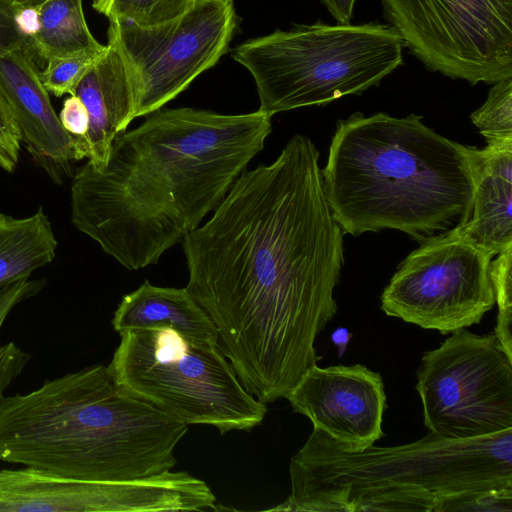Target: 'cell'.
<instances>
[{"label": "cell", "instance_id": "7c38bea8", "mask_svg": "<svg viewBox=\"0 0 512 512\" xmlns=\"http://www.w3.org/2000/svg\"><path fill=\"white\" fill-rule=\"evenodd\" d=\"M296 413L345 452H361L383 436L382 377L361 364L314 365L285 396Z\"/></svg>", "mask_w": 512, "mask_h": 512}, {"label": "cell", "instance_id": "6da1fadb", "mask_svg": "<svg viewBox=\"0 0 512 512\" xmlns=\"http://www.w3.org/2000/svg\"><path fill=\"white\" fill-rule=\"evenodd\" d=\"M319 156L295 134L272 163L244 170L182 241L185 288L243 387L264 404L285 398L317 364L315 340L337 313L343 231Z\"/></svg>", "mask_w": 512, "mask_h": 512}, {"label": "cell", "instance_id": "4fadbf2b", "mask_svg": "<svg viewBox=\"0 0 512 512\" xmlns=\"http://www.w3.org/2000/svg\"><path fill=\"white\" fill-rule=\"evenodd\" d=\"M169 489L160 475L95 481L35 467L0 469V512L163 511Z\"/></svg>", "mask_w": 512, "mask_h": 512}, {"label": "cell", "instance_id": "f546056e", "mask_svg": "<svg viewBox=\"0 0 512 512\" xmlns=\"http://www.w3.org/2000/svg\"><path fill=\"white\" fill-rule=\"evenodd\" d=\"M357 0H320L337 23H351Z\"/></svg>", "mask_w": 512, "mask_h": 512}, {"label": "cell", "instance_id": "83f0119b", "mask_svg": "<svg viewBox=\"0 0 512 512\" xmlns=\"http://www.w3.org/2000/svg\"><path fill=\"white\" fill-rule=\"evenodd\" d=\"M16 4L12 0H0V59L10 52L27 46L14 25Z\"/></svg>", "mask_w": 512, "mask_h": 512}, {"label": "cell", "instance_id": "ba28073f", "mask_svg": "<svg viewBox=\"0 0 512 512\" xmlns=\"http://www.w3.org/2000/svg\"><path fill=\"white\" fill-rule=\"evenodd\" d=\"M424 67L471 85L512 79V0H381Z\"/></svg>", "mask_w": 512, "mask_h": 512}, {"label": "cell", "instance_id": "8fae6325", "mask_svg": "<svg viewBox=\"0 0 512 512\" xmlns=\"http://www.w3.org/2000/svg\"><path fill=\"white\" fill-rule=\"evenodd\" d=\"M419 244L384 288L381 310L444 335L479 323L495 305L493 257L458 229Z\"/></svg>", "mask_w": 512, "mask_h": 512}, {"label": "cell", "instance_id": "cb8c5ba5", "mask_svg": "<svg viewBox=\"0 0 512 512\" xmlns=\"http://www.w3.org/2000/svg\"><path fill=\"white\" fill-rule=\"evenodd\" d=\"M21 143L18 124L0 92V168L9 173L15 170Z\"/></svg>", "mask_w": 512, "mask_h": 512}, {"label": "cell", "instance_id": "ffe728a7", "mask_svg": "<svg viewBox=\"0 0 512 512\" xmlns=\"http://www.w3.org/2000/svg\"><path fill=\"white\" fill-rule=\"evenodd\" d=\"M194 2L195 0H93L92 7L108 20H125L149 27L181 16Z\"/></svg>", "mask_w": 512, "mask_h": 512}, {"label": "cell", "instance_id": "5b68a950", "mask_svg": "<svg viewBox=\"0 0 512 512\" xmlns=\"http://www.w3.org/2000/svg\"><path fill=\"white\" fill-rule=\"evenodd\" d=\"M322 178L343 234L395 229L421 243L471 217L472 183L461 144L413 113L356 112L339 120Z\"/></svg>", "mask_w": 512, "mask_h": 512}, {"label": "cell", "instance_id": "ac0fdd59", "mask_svg": "<svg viewBox=\"0 0 512 512\" xmlns=\"http://www.w3.org/2000/svg\"><path fill=\"white\" fill-rule=\"evenodd\" d=\"M57 246L42 207L26 218L0 213V289L50 263Z\"/></svg>", "mask_w": 512, "mask_h": 512}, {"label": "cell", "instance_id": "44dd1931", "mask_svg": "<svg viewBox=\"0 0 512 512\" xmlns=\"http://www.w3.org/2000/svg\"><path fill=\"white\" fill-rule=\"evenodd\" d=\"M107 50V45L99 49L83 50L60 57H53L46 61L40 71V79L46 90L56 97L69 94L74 95L75 89L98 62Z\"/></svg>", "mask_w": 512, "mask_h": 512}, {"label": "cell", "instance_id": "d6986e66", "mask_svg": "<svg viewBox=\"0 0 512 512\" xmlns=\"http://www.w3.org/2000/svg\"><path fill=\"white\" fill-rule=\"evenodd\" d=\"M41 7V28L27 47L45 62L104 45L92 35L85 19L83 0H47Z\"/></svg>", "mask_w": 512, "mask_h": 512}, {"label": "cell", "instance_id": "9c48e42d", "mask_svg": "<svg viewBox=\"0 0 512 512\" xmlns=\"http://www.w3.org/2000/svg\"><path fill=\"white\" fill-rule=\"evenodd\" d=\"M236 28L233 0H195L181 16L149 27L109 20L108 45L125 67L133 118L164 107L213 67L228 51Z\"/></svg>", "mask_w": 512, "mask_h": 512}, {"label": "cell", "instance_id": "277c9868", "mask_svg": "<svg viewBox=\"0 0 512 512\" xmlns=\"http://www.w3.org/2000/svg\"><path fill=\"white\" fill-rule=\"evenodd\" d=\"M188 426L95 364L0 398V461L82 480L144 478L175 466Z\"/></svg>", "mask_w": 512, "mask_h": 512}, {"label": "cell", "instance_id": "5bb4252c", "mask_svg": "<svg viewBox=\"0 0 512 512\" xmlns=\"http://www.w3.org/2000/svg\"><path fill=\"white\" fill-rule=\"evenodd\" d=\"M35 57L27 46L0 59V92L18 124L21 141L55 182L82 160L76 140L62 127Z\"/></svg>", "mask_w": 512, "mask_h": 512}, {"label": "cell", "instance_id": "30bf717a", "mask_svg": "<svg viewBox=\"0 0 512 512\" xmlns=\"http://www.w3.org/2000/svg\"><path fill=\"white\" fill-rule=\"evenodd\" d=\"M416 390L429 432L471 439L512 428V358L494 334L462 328L427 351Z\"/></svg>", "mask_w": 512, "mask_h": 512}, {"label": "cell", "instance_id": "9a60e30c", "mask_svg": "<svg viewBox=\"0 0 512 512\" xmlns=\"http://www.w3.org/2000/svg\"><path fill=\"white\" fill-rule=\"evenodd\" d=\"M472 183V212L459 232L490 256L512 245V139L478 149L461 144Z\"/></svg>", "mask_w": 512, "mask_h": 512}, {"label": "cell", "instance_id": "7402d4cb", "mask_svg": "<svg viewBox=\"0 0 512 512\" xmlns=\"http://www.w3.org/2000/svg\"><path fill=\"white\" fill-rule=\"evenodd\" d=\"M470 118L486 142L512 139V79L493 83L486 101Z\"/></svg>", "mask_w": 512, "mask_h": 512}, {"label": "cell", "instance_id": "d4e9b609", "mask_svg": "<svg viewBox=\"0 0 512 512\" xmlns=\"http://www.w3.org/2000/svg\"><path fill=\"white\" fill-rule=\"evenodd\" d=\"M58 117L62 127L76 140L84 159L82 140L89 129V115L85 105L76 95H69L64 100Z\"/></svg>", "mask_w": 512, "mask_h": 512}, {"label": "cell", "instance_id": "4dcf8cb0", "mask_svg": "<svg viewBox=\"0 0 512 512\" xmlns=\"http://www.w3.org/2000/svg\"><path fill=\"white\" fill-rule=\"evenodd\" d=\"M16 5H37L40 6L47 0H12Z\"/></svg>", "mask_w": 512, "mask_h": 512}, {"label": "cell", "instance_id": "484cf974", "mask_svg": "<svg viewBox=\"0 0 512 512\" xmlns=\"http://www.w3.org/2000/svg\"><path fill=\"white\" fill-rule=\"evenodd\" d=\"M31 355L13 342L0 346V398L10 384L23 372Z\"/></svg>", "mask_w": 512, "mask_h": 512}, {"label": "cell", "instance_id": "3957f363", "mask_svg": "<svg viewBox=\"0 0 512 512\" xmlns=\"http://www.w3.org/2000/svg\"><path fill=\"white\" fill-rule=\"evenodd\" d=\"M291 493L269 511L512 510V428L471 439L345 452L313 428L290 462Z\"/></svg>", "mask_w": 512, "mask_h": 512}, {"label": "cell", "instance_id": "52a82bcc", "mask_svg": "<svg viewBox=\"0 0 512 512\" xmlns=\"http://www.w3.org/2000/svg\"><path fill=\"white\" fill-rule=\"evenodd\" d=\"M107 368L122 389L187 425L225 434L251 430L267 413L218 346L194 343L172 328L121 333Z\"/></svg>", "mask_w": 512, "mask_h": 512}, {"label": "cell", "instance_id": "8992f818", "mask_svg": "<svg viewBox=\"0 0 512 512\" xmlns=\"http://www.w3.org/2000/svg\"><path fill=\"white\" fill-rule=\"evenodd\" d=\"M405 45L387 23L295 24L249 39L232 57L252 75L258 110L274 115L360 95L403 64Z\"/></svg>", "mask_w": 512, "mask_h": 512}, {"label": "cell", "instance_id": "e0dca14e", "mask_svg": "<svg viewBox=\"0 0 512 512\" xmlns=\"http://www.w3.org/2000/svg\"><path fill=\"white\" fill-rule=\"evenodd\" d=\"M111 323L119 335L168 327L194 343L217 346L215 325L186 288L155 286L146 280L122 297Z\"/></svg>", "mask_w": 512, "mask_h": 512}, {"label": "cell", "instance_id": "2e32d148", "mask_svg": "<svg viewBox=\"0 0 512 512\" xmlns=\"http://www.w3.org/2000/svg\"><path fill=\"white\" fill-rule=\"evenodd\" d=\"M74 95L89 115V129L82 140L85 158L95 168H101L115 138L134 120L128 76L113 47L107 44L106 52L82 78Z\"/></svg>", "mask_w": 512, "mask_h": 512}, {"label": "cell", "instance_id": "7a4b0ae2", "mask_svg": "<svg viewBox=\"0 0 512 512\" xmlns=\"http://www.w3.org/2000/svg\"><path fill=\"white\" fill-rule=\"evenodd\" d=\"M272 115L160 108L71 183L77 230L128 270L156 264L201 225L263 149Z\"/></svg>", "mask_w": 512, "mask_h": 512}, {"label": "cell", "instance_id": "4316f807", "mask_svg": "<svg viewBox=\"0 0 512 512\" xmlns=\"http://www.w3.org/2000/svg\"><path fill=\"white\" fill-rule=\"evenodd\" d=\"M44 285L42 280L21 279L0 289V331L11 310L40 292Z\"/></svg>", "mask_w": 512, "mask_h": 512}, {"label": "cell", "instance_id": "603a6c76", "mask_svg": "<svg viewBox=\"0 0 512 512\" xmlns=\"http://www.w3.org/2000/svg\"><path fill=\"white\" fill-rule=\"evenodd\" d=\"M490 263V278L498 307L494 335L508 357L512 358V245Z\"/></svg>", "mask_w": 512, "mask_h": 512}, {"label": "cell", "instance_id": "f1b7e54d", "mask_svg": "<svg viewBox=\"0 0 512 512\" xmlns=\"http://www.w3.org/2000/svg\"><path fill=\"white\" fill-rule=\"evenodd\" d=\"M13 20L18 34L28 45L40 31L41 7L37 5H16Z\"/></svg>", "mask_w": 512, "mask_h": 512}]
</instances>
